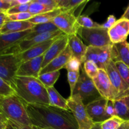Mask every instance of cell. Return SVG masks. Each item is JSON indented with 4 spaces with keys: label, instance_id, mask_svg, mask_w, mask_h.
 Segmentation results:
<instances>
[{
    "label": "cell",
    "instance_id": "20",
    "mask_svg": "<svg viewBox=\"0 0 129 129\" xmlns=\"http://www.w3.org/2000/svg\"><path fill=\"white\" fill-rule=\"evenodd\" d=\"M35 25L29 21H6L0 30V34L22 32L30 30Z\"/></svg>",
    "mask_w": 129,
    "mask_h": 129
},
{
    "label": "cell",
    "instance_id": "8",
    "mask_svg": "<svg viewBox=\"0 0 129 129\" xmlns=\"http://www.w3.org/2000/svg\"><path fill=\"white\" fill-rule=\"evenodd\" d=\"M30 30L22 32L0 34V55L20 54L19 44L27 37Z\"/></svg>",
    "mask_w": 129,
    "mask_h": 129
},
{
    "label": "cell",
    "instance_id": "9",
    "mask_svg": "<svg viewBox=\"0 0 129 129\" xmlns=\"http://www.w3.org/2000/svg\"><path fill=\"white\" fill-rule=\"evenodd\" d=\"M53 23L65 35H77L80 26L77 22V17L69 11H62L52 21Z\"/></svg>",
    "mask_w": 129,
    "mask_h": 129
},
{
    "label": "cell",
    "instance_id": "13",
    "mask_svg": "<svg viewBox=\"0 0 129 129\" xmlns=\"http://www.w3.org/2000/svg\"><path fill=\"white\" fill-rule=\"evenodd\" d=\"M44 55L22 62L16 73L18 76L33 77L38 78L42 69Z\"/></svg>",
    "mask_w": 129,
    "mask_h": 129
},
{
    "label": "cell",
    "instance_id": "38",
    "mask_svg": "<svg viewBox=\"0 0 129 129\" xmlns=\"http://www.w3.org/2000/svg\"><path fill=\"white\" fill-rule=\"evenodd\" d=\"M82 64L76 58L72 57L65 66L67 71H80Z\"/></svg>",
    "mask_w": 129,
    "mask_h": 129
},
{
    "label": "cell",
    "instance_id": "4",
    "mask_svg": "<svg viewBox=\"0 0 129 129\" xmlns=\"http://www.w3.org/2000/svg\"><path fill=\"white\" fill-rule=\"evenodd\" d=\"M80 71V76L73 94H78L83 104L86 106L89 103L102 98V96L97 90L93 79L86 74L83 65L81 67Z\"/></svg>",
    "mask_w": 129,
    "mask_h": 129
},
{
    "label": "cell",
    "instance_id": "56",
    "mask_svg": "<svg viewBox=\"0 0 129 129\" xmlns=\"http://www.w3.org/2000/svg\"><path fill=\"white\" fill-rule=\"evenodd\" d=\"M128 6H129V5H128Z\"/></svg>",
    "mask_w": 129,
    "mask_h": 129
},
{
    "label": "cell",
    "instance_id": "51",
    "mask_svg": "<svg viewBox=\"0 0 129 129\" xmlns=\"http://www.w3.org/2000/svg\"><path fill=\"white\" fill-rule=\"evenodd\" d=\"M0 129H6V124L0 121Z\"/></svg>",
    "mask_w": 129,
    "mask_h": 129
},
{
    "label": "cell",
    "instance_id": "34",
    "mask_svg": "<svg viewBox=\"0 0 129 129\" xmlns=\"http://www.w3.org/2000/svg\"><path fill=\"white\" fill-rule=\"evenodd\" d=\"M115 63L120 76L129 86V68L121 61H117Z\"/></svg>",
    "mask_w": 129,
    "mask_h": 129
},
{
    "label": "cell",
    "instance_id": "40",
    "mask_svg": "<svg viewBox=\"0 0 129 129\" xmlns=\"http://www.w3.org/2000/svg\"><path fill=\"white\" fill-rule=\"evenodd\" d=\"M113 101L114 100H108V102H107V104L105 108V113L108 119L111 117L115 116V111Z\"/></svg>",
    "mask_w": 129,
    "mask_h": 129
},
{
    "label": "cell",
    "instance_id": "43",
    "mask_svg": "<svg viewBox=\"0 0 129 129\" xmlns=\"http://www.w3.org/2000/svg\"><path fill=\"white\" fill-rule=\"evenodd\" d=\"M37 1L44 5L49 6H54L57 8L59 0H37Z\"/></svg>",
    "mask_w": 129,
    "mask_h": 129
},
{
    "label": "cell",
    "instance_id": "52",
    "mask_svg": "<svg viewBox=\"0 0 129 129\" xmlns=\"http://www.w3.org/2000/svg\"><path fill=\"white\" fill-rule=\"evenodd\" d=\"M59 129H78V128H74V127H65V128H62Z\"/></svg>",
    "mask_w": 129,
    "mask_h": 129
},
{
    "label": "cell",
    "instance_id": "15",
    "mask_svg": "<svg viewBox=\"0 0 129 129\" xmlns=\"http://www.w3.org/2000/svg\"><path fill=\"white\" fill-rule=\"evenodd\" d=\"M68 40L69 36L67 35H62L55 40V41L52 44L51 46L44 54L42 69L45 68L53 59H55L64 51V49L68 45Z\"/></svg>",
    "mask_w": 129,
    "mask_h": 129
},
{
    "label": "cell",
    "instance_id": "28",
    "mask_svg": "<svg viewBox=\"0 0 129 129\" xmlns=\"http://www.w3.org/2000/svg\"><path fill=\"white\" fill-rule=\"evenodd\" d=\"M85 2V0H59L57 8L62 11H68L78 7Z\"/></svg>",
    "mask_w": 129,
    "mask_h": 129
},
{
    "label": "cell",
    "instance_id": "22",
    "mask_svg": "<svg viewBox=\"0 0 129 129\" xmlns=\"http://www.w3.org/2000/svg\"><path fill=\"white\" fill-rule=\"evenodd\" d=\"M57 30H59L53 23L52 21L47 23L38 24V25H35L34 27L31 29V32L28 35L27 37L25 40H30L40 34L47 32H51V31H55Z\"/></svg>",
    "mask_w": 129,
    "mask_h": 129
},
{
    "label": "cell",
    "instance_id": "45",
    "mask_svg": "<svg viewBox=\"0 0 129 129\" xmlns=\"http://www.w3.org/2000/svg\"><path fill=\"white\" fill-rule=\"evenodd\" d=\"M6 21H7V14L3 13H0V30Z\"/></svg>",
    "mask_w": 129,
    "mask_h": 129
},
{
    "label": "cell",
    "instance_id": "31",
    "mask_svg": "<svg viewBox=\"0 0 129 129\" xmlns=\"http://www.w3.org/2000/svg\"><path fill=\"white\" fill-rule=\"evenodd\" d=\"M82 65L86 74L89 78L93 79L97 76L99 71V68L95 63L93 61H86Z\"/></svg>",
    "mask_w": 129,
    "mask_h": 129
},
{
    "label": "cell",
    "instance_id": "14",
    "mask_svg": "<svg viewBox=\"0 0 129 129\" xmlns=\"http://www.w3.org/2000/svg\"><path fill=\"white\" fill-rule=\"evenodd\" d=\"M107 102L108 100L102 97L86 106L87 112L94 123H102L108 119L105 113Z\"/></svg>",
    "mask_w": 129,
    "mask_h": 129
},
{
    "label": "cell",
    "instance_id": "16",
    "mask_svg": "<svg viewBox=\"0 0 129 129\" xmlns=\"http://www.w3.org/2000/svg\"><path fill=\"white\" fill-rule=\"evenodd\" d=\"M72 57H73V55H72L71 50L69 45H68L61 54H59L57 57L53 59L45 68L41 69L40 74L49 73V72L60 71L61 69L65 68L67 63L69 62Z\"/></svg>",
    "mask_w": 129,
    "mask_h": 129
},
{
    "label": "cell",
    "instance_id": "17",
    "mask_svg": "<svg viewBox=\"0 0 129 129\" xmlns=\"http://www.w3.org/2000/svg\"><path fill=\"white\" fill-rule=\"evenodd\" d=\"M64 35L65 34L62 32L60 30H57L55 31H51V32H47L43 34H40V35H37L30 40H23L18 45L20 52H22L25 51L38 44H42V43L45 42L47 40H51V39L60 37Z\"/></svg>",
    "mask_w": 129,
    "mask_h": 129
},
{
    "label": "cell",
    "instance_id": "26",
    "mask_svg": "<svg viewBox=\"0 0 129 129\" xmlns=\"http://www.w3.org/2000/svg\"><path fill=\"white\" fill-rule=\"evenodd\" d=\"M60 74V73L59 71L49 72V73L40 74L38 79L45 86V88L52 87L59 79Z\"/></svg>",
    "mask_w": 129,
    "mask_h": 129
},
{
    "label": "cell",
    "instance_id": "54",
    "mask_svg": "<svg viewBox=\"0 0 129 129\" xmlns=\"http://www.w3.org/2000/svg\"><path fill=\"white\" fill-rule=\"evenodd\" d=\"M37 129H43V128H38V127H37ZM46 129H48V128H46Z\"/></svg>",
    "mask_w": 129,
    "mask_h": 129
},
{
    "label": "cell",
    "instance_id": "3",
    "mask_svg": "<svg viewBox=\"0 0 129 129\" xmlns=\"http://www.w3.org/2000/svg\"><path fill=\"white\" fill-rule=\"evenodd\" d=\"M0 110L7 119L33 126L22 100L16 94L0 98Z\"/></svg>",
    "mask_w": 129,
    "mask_h": 129
},
{
    "label": "cell",
    "instance_id": "35",
    "mask_svg": "<svg viewBox=\"0 0 129 129\" xmlns=\"http://www.w3.org/2000/svg\"><path fill=\"white\" fill-rule=\"evenodd\" d=\"M15 94V89L5 81L0 78V98Z\"/></svg>",
    "mask_w": 129,
    "mask_h": 129
},
{
    "label": "cell",
    "instance_id": "10",
    "mask_svg": "<svg viewBox=\"0 0 129 129\" xmlns=\"http://www.w3.org/2000/svg\"><path fill=\"white\" fill-rule=\"evenodd\" d=\"M93 80L102 97L110 100H118V94L113 88L105 71L99 69L98 75Z\"/></svg>",
    "mask_w": 129,
    "mask_h": 129
},
{
    "label": "cell",
    "instance_id": "23",
    "mask_svg": "<svg viewBox=\"0 0 129 129\" xmlns=\"http://www.w3.org/2000/svg\"><path fill=\"white\" fill-rule=\"evenodd\" d=\"M61 12L62 11L60 9H55V10H53V11H49V12H47L45 13L34 16L30 20H29L28 21L32 23L34 25L52 22L54 20V19L57 16H58Z\"/></svg>",
    "mask_w": 129,
    "mask_h": 129
},
{
    "label": "cell",
    "instance_id": "25",
    "mask_svg": "<svg viewBox=\"0 0 129 129\" xmlns=\"http://www.w3.org/2000/svg\"><path fill=\"white\" fill-rule=\"evenodd\" d=\"M114 102V108L115 116L119 117L124 121L129 120V108L122 98L115 100Z\"/></svg>",
    "mask_w": 129,
    "mask_h": 129
},
{
    "label": "cell",
    "instance_id": "30",
    "mask_svg": "<svg viewBox=\"0 0 129 129\" xmlns=\"http://www.w3.org/2000/svg\"><path fill=\"white\" fill-rule=\"evenodd\" d=\"M77 22L81 27L86 28H94L102 26V25L93 21L91 18L86 15H79L77 18Z\"/></svg>",
    "mask_w": 129,
    "mask_h": 129
},
{
    "label": "cell",
    "instance_id": "49",
    "mask_svg": "<svg viewBox=\"0 0 129 129\" xmlns=\"http://www.w3.org/2000/svg\"><path fill=\"white\" fill-rule=\"evenodd\" d=\"M91 129H102V127H101V123H94V125L91 128Z\"/></svg>",
    "mask_w": 129,
    "mask_h": 129
},
{
    "label": "cell",
    "instance_id": "5",
    "mask_svg": "<svg viewBox=\"0 0 129 129\" xmlns=\"http://www.w3.org/2000/svg\"><path fill=\"white\" fill-rule=\"evenodd\" d=\"M107 29L102 26L94 28H79L77 35L85 42L86 46L103 47L113 44L110 39Z\"/></svg>",
    "mask_w": 129,
    "mask_h": 129
},
{
    "label": "cell",
    "instance_id": "53",
    "mask_svg": "<svg viewBox=\"0 0 129 129\" xmlns=\"http://www.w3.org/2000/svg\"><path fill=\"white\" fill-rule=\"evenodd\" d=\"M118 129H124V128H123V126H122V127H120V128H118Z\"/></svg>",
    "mask_w": 129,
    "mask_h": 129
},
{
    "label": "cell",
    "instance_id": "7",
    "mask_svg": "<svg viewBox=\"0 0 129 129\" xmlns=\"http://www.w3.org/2000/svg\"><path fill=\"white\" fill-rule=\"evenodd\" d=\"M21 63L18 54L0 55V78L13 88L14 79Z\"/></svg>",
    "mask_w": 129,
    "mask_h": 129
},
{
    "label": "cell",
    "instance_id": "33",
    "mask_svg": "<svg viewBox=\"0 0 129 129\" xmlns=\"http://www.w3.org/2000/svg\"><path fill=\"white\" fill-rule=\"evenodd\" d=\"M98 48L93 46H88L85 54L84 62L86 61H93L98 66Z\"/></svg>",
    "mask_w": 129,
    "mask_h": 129
},
{
    "label": "cell",
    "instance_id": "48",
    "mask_svg": "<svg viewBox=\"0 0 129 129\" xmlns=\"http://www.w3.org/2000/svg\"><path fill=\"white\" fill-rule=\"evenodd\" d=\"M122 98V100L124 101V102L125 103V104L127 105V106L129 108V95L125 96L123 97V98Z\"/></svg>",
    "mask_w": 129,
    "mask_h": 129
},
{
    "label": "cell",
    "instance_id": "11",
    "mask_svg": "<svg viewBox=\"0 0 129 129\" xmlns=\"http://www.w3.org/2000/svg\"><path fill=\"white\" fill-rule=\"evenodd\" d=\"M105 71L118 94V99L129 95V86L120 75L114 61L112 60L108 64Z\"/></svg>",
    "mask_w": 129,
    "mask_h": 129
},
{
    "label": "cell",
    "instance_id": "41",
    "mask_svg": "<svg viewBox=\"0 0 129 129\" xmlns=\"http://www.w3.org/2000/svg\"><path fill=\"white\" fill-rule=\"evenodd\" d=\"M116 21H117V19H116L115 16L113 15H109V16L107 18V21L105 23H104L103 24H102V26L103 28H104L109 30L110 28H112L114 25Z\"/></svg>",
    "mask_w": 129,
    "mask_h": 129
},
{
    "label": "cell",
    "instance_id": "32",
    "mask_svg": "<svg viewBox=\"0 0 129 129\" xmlns=\"http://www.w3.org/2000/svg\"><path fill=\"white\" fill-rule=\"evenodd\" d=\"M80 76V71H68V81L70 86L71 95H72Z\"/></svg>",
    "mask_w": 129,
    "mask_h": 129
},
{
    "label": "cell",
    "instance_id": "27",
    "mask_svg": "<svg viewBox=\"0 0 129 129\" xmlns=\"http://www.w3.org/2000/svg\"><path fill=\"white\" fill-rule=\"evenodd\" d=\"M56 8L54 6H49L47 5H44L43 4L37 2V0H32L29 6L28 12L30 13L33 16L40 15V14L45 13L53 11Z\"/></svg>",
    "mask_w": 129,
    "mask_h": 129
},
{
    "label": "cell",
    "instance_id": "39",
    "mask_svg": "<svg viewBox=\"0 0 129 129\" xmlns=\"http://www.w3.org/2000/svg\"><path fill=\"white\" fill-rule=\"evenodd\" d=\"M30 3L18 5V6H14V7L11 8L6 12V14H7V15H13V14L19 13L28 12V9Z\"/></svg>",
    "mask_w": 129,
    "mask_h": 129
},
{
    "label": "cell",
    "instance_id": "29",
    "mask_svg": "<svg viewBox=\"0 0 129 129\" xmlns=\"http://www.w3.org/2000/svg\"><path fill=\"white\" fill-rule=\"evenodd\" d=\"M125 121L117 116H114L101 123L102 129H118Z\"/></svg>",
    "mask_w": 129,
    "mask_h": 129
},
{
    "label": "cell",
    "instance_id": "18",
    "mask_svg": "<svg viewBox=\"0 0 129 129\" xmlns=\"http://www.w3.org/2000/svg\"><path fill=\"white\" fill-rule=\"evenodd\" d=\"M58 38L51 39V40H47V41L42 43V44H38V45L30 48V49H28L25 51L18 54V55L20 57V59H21V62H24L28 61V60L34 59V58L38 57L44 55L45 53L49 49V47L51 46L52 44Z\"/></svg>",
    "mask_w": 129,
    "mask_h": 129
},
{
    "label": "cell",
    "instance_id": "47",
    "mask_svg": "<svg viewBox=\"0 0 129 129\" xmlns=\"http://www.w3.org/2000/svg\"><path fill=\"white\" fill-rule=\"evenodd\" d=\"M122 18H126V19H127V20H129V6H128V7L127 8L125 11V13H123V15H122Z\"/></svg>",
    "mask_w": 129,
    "mask_h": 129
},
{
    "label": "cell",
    "instance_id": "19",
    "mask_svg": "<svg viewBox=\"0 0 129 129\" xmlns=\"http://www.w3.org/2000/svg\"><path fill=\"white\" fill-rule=\"evenodd\" d=\"M68 45L71 50L73 57L78 59L83 64L84 63L88 46L84 44L83 40L78 35L69 36Z\"/></svg>",
    "mask_w": 129,
    "mask_h": 129
},
{
    "label": "cell",
    "instance_id": "42",
    "mask_svg": "<svg viewBox=\"0 0 129 129\" xmlns=\"http://www.w3.org/2000/svg\"><path fill=\"white\" fill-rule=\"evenodd\" d=\"M11 8V0H0V13H6Z\"/></svg>",
    "mask_w": 129,
    "mask_h": 129
},
{
    "label": "cell",
    "instance_id": "24",
    "mask_svg": "<svg viewBox=\"0 0 129 129\" xmlns=\"http://www.w3.org/2000/svg\"><path fill=\"white\" fill-rule=\"evenodd\" d=\"M114 45L117 52V57L115 62H122L129 68V43L125 41Z\"/></svg>",
    "mask_w": 129,
    "mask_h": 129
},
{
    "label": "cell",
    "instance_id": "1",
    "mask_svg": "<svg viewBox=\"0 0 129 129\" xmlns=\"http://www.w3.org/2000/svg\"><path fill=\"white\" fill-rule=\"evenodd\" d=\"M22 102L33 126L43 129L78 128L76 120L70 110L50 105L29 104Z\"/></svg>",
    "mask_w": 129,
    "mask_h": 129
},
{
    "label": "cell",
    "instance_id": "36",
    "mask_svg": "<svg viewBox=\"0 0 129 129\" xmlns=\"http://www.w3.org/2000/svg\"><path fill=\"white\" fill-rule=\"evenodd\" d=\"M34 17L29 12L19 13L7 15V21H28Z\"/></svg>",
    "mask_w": 129,
    "mask_h": 129
},
{
    "label": "cell",
    "instance_id": "2",
    "mask_svg": "<svg viewBox=\"0 0 129 129\" xmlns=\"http://www.w3.org/2000/svg\"><path fill=\"white\" fill-rule=\"evenodd\" d=\"M13 89L15 94L25 103L50 105L47 88L38 78L16 76Z\"/></svg>",
    "mask_w": 129,
    "mask_h": 129
},
{
    "label": "cell",
    "instance_id": "21",
    "mask_svg": "<svg viewBox=\"0 0 129 129\" xmlns=\"http://www.w3.org/2000/svg\"><path fill=\"white\" fill-rule=\"evenodd\" d=\"M46 88L49 102H50V105L66 110H69L67 99L63 98L54 86Z\"/></svg>",
    "mask_w": 129,
    "mask_h": 129
},
{
    "label": "cell",
    "instance_id": "50",
    "mask_svg": "<svg viewBox=\"0 0 129 129\" xmlns=\"http://www.w3.org/2000/svg\"><path fill=\"white\" fill-rule=\"evenodd\" d=\"M124 129H129V120L125 121L124 123L122 125Z\"/></svg>",
    "mask_w": 129,
    "mask_h": 129
},
{
    "label": "cell",
    "instance_id": "12",
    "mask_svg": "<svg viewBox=\"0 0 129 129\" xmlns=\"http://www.w3.org/2000/svg\"><path fill=\"white\" fill-rule=\"evenodd\" d=\"M108 32L113 44L127 41L129 35V20L121 18L117 20L114 25L108 30Z\"/></svg>",
    "mask_w": 129,
    "mask_h": 129
},
{
    "label": "cell",
    "instance_id": "37",
    "mask_svg": "<svg viewBox=\"0 0 129 129\" xmlns=\"http://www.w3.org/2000/svg\"><path fill=\"white\" fill-rule=\"evenodd\" d=\"M6 129H37L35 126H28L21 123L7 119L6 123Z\"/></svg>",
    "mask_w": 129,
    "mask_h": 129
},
{
    "label": "cell",
    "instance_id": "44",
    "mask_svg": "<svg viewBox=\"0 0 129 129\" xmlns=\"http://www.w3.org/2000/svg\"><path fill=\"white\" fill-rule=\"evenodd\" d=\"M31 1L32 0H11V8L18 6V5L30 3Z\"/></svg>",
    "mask_w": 129,
    "mask_h": 129
},
{
    "label": "cell",
    "instance_id": "6",
    "mask_svg": "<svg viewBox=\"0 0 129 129\" xmlns=\"http://www.w3.org/2000/svg\"><path fill=\"white\" fill-rule=\"evenodd\" d=\"M69 109L74 115L79 129H91L94 122L87 112L86 106L83 104L78 94H73L67 99Z\"/></svg>",
    "mask_w": 129,
    "mask_h": 129
},
{
    "label": "cell",
    "instance_id": "55",
    "mask_svg": "<svg viewBox=\"0 0 129 129\" xmlns=\"http://www.w3.org/2000/svg\"></svg>",
    "mask_w": 129,
    "mask_h": 129
},
{
    "label": "cell",
    "instance_id": "46",
    "mask_svg": "<svg viewBox=\"0 0 129 129\" xmlns=\"http://www.w3.org/2000/svg\"><path fill=\"white\" fill-rule=\"evenodd\" d=\"M0 121H1V122H3V123H5V124H6V121H7V118H6V117L4 115L1 110H0Z\"/></svg>",
    "mask_w": 129,
    "mask_h": 129
}]
</instances>
